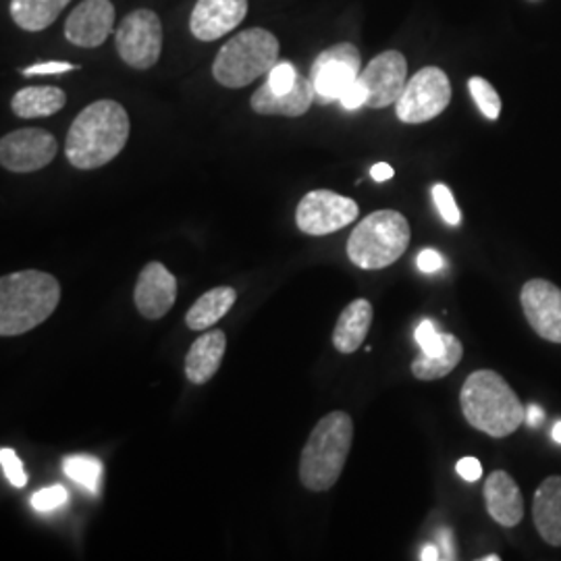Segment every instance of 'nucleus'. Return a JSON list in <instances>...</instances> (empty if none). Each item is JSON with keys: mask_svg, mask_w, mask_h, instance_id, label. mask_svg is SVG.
I'll use <instances>...</instances> for the list:
<instances>
[{"mask_svg": "<svg viewBox=\"0 0 561 561\" xmlns=\"http://www.w3.org/2000/svg\"><path fill=\"white\" fill-rule=\"evenodd\" d=\"M362 71V57L352 42H340L329 46L312 62L310 80L314 83L317 101L321 104L341 101L343 92L358 80Z\"/></svg>", "mask_w": 561, "mask_h": 561, "instance_id": "10", "label": "nucleus"}, {"mask_svg": "<svg viewBox=\"0 0 561 561\" xmlns=\"http://www.w3.org/2000/svg\"><path fill=\"white\" fill-rule=\"evenodd\" d=\"M340 102L345 111H356V108H360V106H366V102H368V90L364 88L362 81L356 80L343 92Z\"/></svg>", "mask_w": 561, "mask_h": 561, "instance_id": "33", "label": "nucleus"}, {"mask_svg": "<svg viewBox=\"0 0 561 561\" xmlns=\"http://www.w3.org/2000/svg\"><path fill=\"white\" fill-rule=\"evenodd\" d=\"M0 463H2V472H4L7 481L11 482L15 489L27 484V472L13 449H9V447L0 449Z\"/></svg>", "mask_w": 561, "mask_h": 561, "instance_id": "31", "label": "nucleus"}, {"mask_svg": "<svg viewBox=\"0 0 561 561\" xmlns=\"http://www.w3.org/2000/svg\"><path fill=\"white\" fill-rule=\"evenodd\" d=\"M59 152L55 136L46 129L25 127L2 136L0 164L11 173H34L48 167Z\"/></svg>", "mask_w": 561, "mask_h": 561, "instance_id": "11", "label": "nucleus"}, {"mask_svg": "<svg viewBox=\"0 0 561 561\" xmlns=\"http://www.w3.org/2000/svg\"><path fill=\"white\" fill-rule=\"evenodd\" d=\"M354 442V421L345 412L322 416L301 449L300 481L312 493H324L340 481Z\"/></svg>", "mask_w": 561, "mask_h": 561, "instance_id": "4", "label": "nucleus"}, {"mask_svg": "<svg viewBox=\"0 0 561 561\" xmlns=\"http://www.w3.org/2000/svg\"><path fill=\"white\" fill-rule=\"evenodd\" d=\"M67 500H69L67 489L60 486V484H53L48 489H42L38 493H34L30 502L34 505V510H38V512H53L60 505H65Z\"/></svg>", "mask_w": 561, "mask_h": 561, "instance_id": "32", "label": "nucleus"}, {"mask_svg": "<svg viewBox=\"0 0 561 561\" xmlns=\"http://www.w3.org/2000/svg\"><path fill=\"white\" fill-rule=\"evenodd\" d=\"M67 104V94L57 85H32L20 90L13 101L11 108L20 119H41V117H53Z\"/></svg>", "mask_w": 561, "mask_h": 561, "instance_id": "22", "label": "nucleus"}, {"mask_svg": "<svg viewBox=\"0 0 561 561\" xmlns=\"http://www.w3.org/2000/svg\"><path fill=\"white\" fill-rule=\"evenodd\" d=\"M78 69L76 65L71 62H62V60H48V62H38V65H32L27 69H23V76L32 78V76H55V73H67V71H73Z\"/></svg>", "mask_w": 561, "mask_h": 561, "instance_id": "34", "label": "nucleus"}, {"mask_svg": "<svg viewBox=\"0 0 561 561\" xmlns=\"http://www.w3.org/2000/svg\"><path fill=\"white\" fill-rule=\"evenodd\" d=\"M373 304L368 300H354L345 306L341 312L335 331H333V345L340 354H354L360 350L366 340L370 324H373Z\"/></svg>", "mask_w": 561, "mask_h": 561, "instance_id": "21", "label": "nucleus"}, {"mask_svg": "<svg viewBox=\"0 0 561 561\" xmlns=\"http://www.w3.org/2000/svg\"><path fill=\"white\" fill-rule=\"evenodd\" d=\"M468 88H470V94H472V99L477 102V106L481 108L482 115L489 121L500 119V115H502V99H500L497 90L484 78H470Z\"/></svg>", "mask_w": 561, "mask_h": 561, "instance_id": "27", "label": "nucleus"}, {"mask_svg": "<svg viewBox=\"0 0 561 561\" xmlns=\"http://www.w3.org/2000/svg\"><path fill=\"white\" fill-rule=\"evenodd\" d=\"M115 46L125 65L146 71L162 53L161 18L150 9H136L125 15L115 32Z\"/></svg>", "mask_w": 561, "mask_h": 561, "instance_id": "8", "label": "nucleus"}, {"mask_svg": "<svg viewBox=\"0 0 561 561\" xmlns=\"http://www.w3.org/2000/svg\"><path fill=\"white\" fill-rule=\"evenodd\" d=\"M460 403L468 424L493 439L514 435L526 422L520 398L495 370H474L461 385Z\"/></svg>", "mask_w": 561, "mask_h": 561, "instance_id": "2", "label": "nucleus"}, {"mask_svg": "<svg viewBox=\"0 0 561 561\" xmlns=\"http://www.w3.org/2000/svg\"><path fill=\"white\" fill-rule=\"evenodd\" d=\"M416 343L421 345V354L435 356L445 350V333H439L433 321H422L416 329Z\"/></svg>", "mask_w": 561, "mask_h": 561, "instance_id": "30", "label": "nucleus"}, {"mask_svg": "<svg viewBox=\"0 0 561 561\" xmlns=\"http://www.w3.org/2000/svg\"><path fill=\"white\" fill-rule=\"evenodd\" d=\"M62 470L71 481L78 482L83 489L88 491L99 489L102 474L101 460L92 456H69L62 460Z\"/></svg>", "mask_w": 561, "mask_h": 561, "instance_id": "26", "label": "nucleus"}, {"mask_svg": "<svg viewBox=\"0 0 561 561\" xmlns=\"http://www.w3.org/2000/svg\"><path fill=\"white\" fill-rule=\"evenodd\" d=\"M410 222L398 210H377L362 219L347 240V256L362 271H381L400 261L410 245Z\"/></svg>", "mask_w": 561, "mask_h": 561, "instance_id": "6", "label": "nucleus"}, {"mask_svg": "<svg viewBox=\"0 0 561 561\" xmlns=\"http://www.w3.org/2000/svg\"><path fill=\"white\" fill-rule=\"evenodd\" d=\"M227 350V337L219 329L204 333L202 337L192 343L185 356V377L192 385H206L219 368Z\"/></svg>", "mask_w": 561, "mask_h": 561, "instance_id": "19", "label": "nucleus"}, {"mask_svg": "<svg viewBox=\"0 0 561 561\" xmlns=\"http://www.w3.org/2000/svg\"><path fill=\"white\" fill-rule=\"evenodd\" d=\"M60 285L50 273L18 271L0 279V337H18L59 308Z\"/></svg>", "mask_w": 561, "mask_h": 561, "instance_id": "3", "label": "nucleus"}, {"mask_svg": "<svg viewBox=\"0 0 561 561\" xmlns=\"http://www.w3.org/2000/svg\"><path fill=\"white\" fill-rule=\"evenodd\" d=\"M482 561H500V556H486V558H482Z\"/></svg>", "mask_w": 561, "mask_h": 561, "instance_id": "42", "label": "nucleus"}, {"mask_svg": "<svg viewBox=\"0 0 561 561\" xmlns=\"http://www.w3.org/2000/svg\"><path fill=\"white\" fill-rule=\"evenodd\" d=\"M279 41L273 32L252 27L225 42L213 62V78L225 88L238 90L268 76L279 62Z\"/></svg>", "mask_w": 561, "mask_h": 561, "instance_id": "5", "label": "nucleus"}, {"mask_svg": "<svg viewBox=\"0 0 561 561\" xmlns=\"http://www.w3.org/2000/svg\"><path fill=\"white\" fill-rule=\"evenodd\" d=\"M484 503L493 520L505 528H514L524 518L520 486L505 470H495L484 482Z\"/></svg>", "mask_w": 561, "mask_h": 561, "instance_id": "18", "label": "nucleus"}, {"mask_svg": "<svg viewBox=\"0 0 561 561\" xmlns=\"http://www.w3.org/2000/svg\"><path fill=\"white\" fill-rule=\"evenodd\" d=\"M442 254L439 252H435V250H422L421 254H419V268H421L422 273H437L439 268H443Z\"/></svg>", "mask_w": 561, "mask_h": 561, "instance_id": "36", "label": "nucleus"}, {"mask_svg": "<svg viewBox=\"0 0 561 561\" xmlns=\"http://www.w3.org/2000/svg\"><path fill=\"white\" fill-rule=\"evenodd\" d=\"M522 310L533 331L551 343H561V289L547 279L524 283Z\"/></svg>", "mask_w": 561, "mask_h": 561, "instance_id": "13", "label": "nucleus"}, {"mask_svg": "<svg viewBox=\"0 0 561 561\" xmlns=\"http://www.w3.org/2000/svg\"><path fill=\"white\" fill-rule=\"evenodd\" d=\"M248 15V0H198L190 32L201 42H215L233 32Z\"/></svg>", "mask_w": 561, "mask_h": 561, "instance_id": "16", "label": "nucleus"}, {"mask_svg": "<svg viewBox=\"0 0 561 561\" xmlns=\"http://www.w3.org/2000/svg\"><path fill=\"white\" fill-rule=\"evenodd\" d=\"M314 101V83L310 78L300 76L294 90L285 94H275L268 83H262L252 96V111L264 117H301L308 113Z\"/></svg>", "mask_w": 561, "mask_h": 561, "instance_id": "17", "label": "nucleus"}, {"mask_svg": "<svg viewBox=\"0 0 561 561\" xmlns=\"http://www.w3.org/2000/svg\"><path fill=\"white\" fill-rule=\"evenodd\" d=\"M358 81L368 90V108H387L400 101L408 83V60L398 50H385L362 69Z\"/></svg>", "mask_w": 561, "mask_h": 561, "instance_id": "12", "label": "nucleus"}, {"mask_svg": "<svg viewBox=\"0 0 561 561\" xmlns=\"http://www.w3.org/2000/svg\"><path fill=\"white\" fill-rule=\"evenodd\" d=\"M71 0H11V18L23 32L50 27Z\"/></svg>", "mask_w": 561, "mask_h": 561, "instance_id": "24", "label": "nucleus"}, {"mask_svg": "<svg viewBox=\"0 0 561 561\" xmlns=\"http://www.w3.org/2000/svg\"><path fill=\"white\" fill-rule=\"evenodd\" d=\"M111 34H115L111 0H81L65 21V38L80 48H99Z\"/></svg>", "mask_w": 561, "mask_h": 561, "instance_id": "14", "label": "nucleus"}, {"mask_svg": "<svg viewBox=\"0 0 561 561\" xmlns=\"http://www.w3.org/2000/svg\"><path fill=\"white\" fill-rule=\"evenodd\" d=\"M433 202H435V206H437L443 221L449 222V225H460V208H458V204H456V198H454L451 190H449L445 183L433 185Z\"/></svg>", "mask_w": 561, "mask_h": 561, "instance_id": "29", "label": "nucleus"}, {"mask_svg": "<svg viewBox=\"0 0 561 561\" xmlns=\"http://www.w3.org/2000/svg\"><path fill=\"white\" fill-rule=\"evenodd\" d=\"M422 561H437L442 560V549H437L435 545H428L422 549Z\"/></svg>", "mask_w": 561, "mask_h": 561, "instance_id": "40", "label": "nucleus"}, {"mask_svg": "<svg viewBox=\"0 0 561 561\" xmlns=\"http://www.w3.org/2000/svg\"><path fill=\"white\" fill-rule=\"evenodd\" d=\"M134 300L144 319L159 321L178 300L175 275L161 262H148L141 268L140 277L136 283Z\"/></svg>", "mask_w": 561, "mask_h": 561, "instance_id": "15", "label": "nucleus"}, {"mask_svg": "<svg viewBox=\"0 0 561 561\" xmlns=\"http://www.w3.org/2000/svg\"><path fill=\"white\" fill-rule=\"evenodd\" d=\"M360 208L356 201L331 190L308 192L296 210V225L301 233L321 238L341 231L358 219Z\"/></svg>", "mask_w": 561, "mask_h": 561, "instance_id": "9", "label": "nucleus"}, {"mask_svg": "<svg viewBox=\"0 0 561 561\" xmlns=\"http://www.w3.org/2000/svg\"><path fill=\"white\" fill-rule=\"evenodd\" d=\"M439 541H442L443 560H456V556H454L456 551H454V545H451V533L449 530H442Z\"/></svg>", "mask_w": 561, "mask_h": 561, "instance_id": "39", "label": "nucleus"}, {"mask_svg": "<svg viewBox=\"0 0 561 561\" xmlns=\"http://www.w3.org/2000/svg\"><path fill=\"white\" fill-rule=\"evenodd\" d=\"M461 356H463L461 341L456 335L445 333V350L435 356L421 354L416 360L412 362V375L419 381H437L456 370Z\"/></svg>", "mask_w": 561, "mask_h": 561, "instance_id": "25", "label": "nucleus"}, {"mask_svg": "<svg viewBox=\"0 0 561 561\" xmlns=\"http://www.w3.org/2000/svg\"><path fill=\"white\" fill-rule=\"evenodd\" d=\"M533 522L542 541L561 547V477H549L539 484L533 500Z\"/></svg>", "mask_w": 561, "mask_h": 561, "instance_id": "20", "label": "nucleus"}, {"mask_svg": "<svg viewBox=\"0 0 561 561\" xmlns=\"http://www.w3.org/2000/svg\"><path fill=\"white\" fill-rule=\"evenodd\" d=\"M542 421H545V412H542L541 405H537V403L528 405V410H526V424L537 428V426H541Z\"/></svg>", "mask_w": 561, "mask_h": 561, "instance_id": "38", "label": "nucleus"}, {"mask_svg": "<svg viewBox=\"0 0 561 561\" xmlns=\"http://www.w3.org/2000/svg\"><path fill=\"white\" fill-rule=\"evenodd\" d=\"M456 470L466 482H477L482 477L481 461L477 458H463V460L458 461Z\"/></svg>", "mask_w": 561, "mask_h": 561, "instance_id": "35", "label": "nucleus"}, {"mask_svg": "<svg viewBox=\"0 0 561 561\" xmlns=\"http://www.w3.org/2000/svg\"><path fill=\"white\" fill-rule=\"evenodd\" d=\"M393 175H396V171H393V167L387 164V162H377V164L370 169V178L377 181V183L389 181Z\"/></svg>", "mask_w": 561, "mask_h": 561, "instance_id": "37", "label": "nucleus"}, {"mask_svg": "<svg viewBox=\"0 0 561 561\" xmlns=\"http://www.w3.org/2000/svg\"><path fill=\"white\" fill-rule=\"evenodd\" d=\"M131 121L117 101L88 104L69 127L65 157L76 169L92 171L115 161L129 140Z\"/></svg>", "mask_w": 561, "mask_h": 561, "instance_id": "1", "label": "nucleus"}, {"mask_svg": "<svg viewBox=\"0 0 561 561\" xmlns=\"http://www.w3.org/2000/svg\"><path fill=\"white\" fill-rule=\"evenodd\" d=\"M451 102V83L439 67H424L405 83L396 102L398 119L419 125L439 117Z\"/></svg>", "mask_w": 561, "mask_h": 561, "instance_id": "7", "label": "nucleus"}, {"mask_svg": "<svg viewBox=\"0 0 561 561\" xmlns=\"http://www.w3.org/2000/svg\"><path fill=\"white\" fill-rule=\"evenodd\" d=\"M298 78H300V73H298L296 65L289 62V60H280V62H277V65L271 69L266 83L271 85V90H273L275 94H285V92L294 90Z\"/></svg>", "mask_w": 561, "mask_h": 561, "instance_id": "28", "label": "nucleus"}, {"mask_svg": "<svg viewBox=\"0 0 561 561\" xmlns=\"http://www.w3.org/2000/svg\"><path fill=\"white\" fill-rule=\"evenodd\" d=\"M236 300H238V291L233 287H227V285L215 287L192 304V308L185 314V324L192 331H208L233 308Z\"/></svg>", "mask_w": 561, "mask_h": 561, "instance_id": "23", "label": "nucleus"}, {"mask_svg": "<svg viewBox=\"0 0 561 561\" xmlns=\"http://www.w3.org/2000/svg\"><path fill=\"white\" fill-rule=\"evenodd\" d=\"M551 437H553V442H558L561 445V422H558V424L553 426V431H551Z\"/></svg>", "mask_w": 561, "mask_h": 561, "instance_id": "41", "label": "nucleus"}]
</instances>
